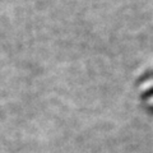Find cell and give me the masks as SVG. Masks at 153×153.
<instances>
[{
    "instance_id": "cell-1",
    "label": "cell",
    "mask_w": 153,
    "mask_h": 153,
    "mask_svg": "<svg viewBox=\"0 0 153 153\" xmlns=\"http://www.w3.org/2000/svg\"><path fill=\"white\" fill-rule=\"evenodd\" d=\"M152 76H153V74H152Z\"/></svg>"
}]
</instances>
